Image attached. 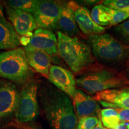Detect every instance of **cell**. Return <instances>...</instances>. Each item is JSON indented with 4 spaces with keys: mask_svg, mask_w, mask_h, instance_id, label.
Wrapping results in <instances>:
<instances>
[{
    "mask_svg": "<svg viewBox=\"0 0 129 129\" xmlns=\"http://www.w3.org/2000/svg\"><path fill=\"white\" fill-rule=\"evenodd\" d=\"M127 129H129V123H128V125H127Z\"/></svg>",
    "mask_w": 129,
    "mask_h": 129,
    "instance_id": "obj_32",
    "label": "cell"
},
{
    "mask_svg": "<svg viewBox=\"0 0 129 129\" xmlns=\"http://www.w3.org/2000/svg\"><path fill=\"white\" fill-rule=\"evenodd\" d=\"M6 12L10 23L18 35L30 38L33 31L38 28L31 13L20 10L7 7Z\"/></svg>",
    "mask_w": 129,
    "mask_h": 129,
    "instance_id": "obj_9",
    "label": "cell"
},
{
    "mask_svg": "<svg viewBox=\"0 0 129 129\" xmlns=\"http://www.w3.org/2000/svg\"><path fill=\"white\" fill-rule=\"evenodd\" d=\"M91 129H107V128L104 127V126L102 125V122L100 121L99 123L97 125L96 127H94V128H93Z\"/></svg>",
    "mask_w": 129,
    "mask_h": 129,
    "instance_id": "obj_29",
    "label": "cell"
},
{
    "mask_svg": "<svg viewBox=\"0 0 129 129\" xmlns=\"http://www.w3.org/2000/svg\"><path fill=\"white\" fill-rule=\"evenodd\" d=\"M0 17H1V18H4V9H3V6L1 3H0Z\"/></svg>",
    "mask_w": 129,
    "mask_h": 129,
    "instance_id": "obj_30",
    "label": "cell"
},
{
    "mask_svg": "<svg viewBox=\"0 0 129 129\" xmlns=\"http://www.w3.org/2000/svg\"><path fill=\"white\" fill-rule=\"evenodd\" d=\"M23 49L29 67L45 77H48L50 68L51 66V56L44 51L27 46L25 47Z\"/></svg>",
    "mask_w": 129,
    "mask_h": 129,
    "instance_id": "obj_15",
    "label": "cell"
},
{
    "mask_svg": "<svg viewBox=\"0 0 129 129\" xmlns=\"http://www.w3.org/2000/svg\"><path fill=\"white\" fill-rule=\"evenodd\" d=\"M115 109L118 114L121 123H129V109L120 108Z\"/></svg>",
    "mask_w": 129,
    "mask_h": 129,
    "instance_id": "obj_26",
    "label": "cell"
},
{
    "mask_svg": "<svg viewBox=\"0 0 129 129\" xmlns=\"http://www.w3.org/2000/svg\"><path fill=\"white\" fill-rule=\"evenodd\" d=\"M75 81L79 89L89 95L129 86L122 72L104 67L98 62L77 74Z\"/></svg>",
    "mask_w": 129,
    "mask_h": 129,
    "instance_id": "obj_3",
    "label": "cell"
},
{
    "mask_svg": "<svg viewBox=\"0 0 129 129\" xmlns=\"http://www.w3.org/2000/svg\"><path fill=\"white\" fill-rule=\"evenodd\" d=\"M74 13L78 28L84 35L89 37L105 33L106 28L94 23L89 10L86 7L78 6Z\"/></svg>",
    "mask_w": 129,
    "mask_h": 129,
    "instance_id": "obj_16",
    "label": "cell"
},
{
    "mask_svg": "<svg viewBox=\"0 0 129 129\" xmlns=\"http://www.w3.org/2000/svg\"><path fill=\"white\" fill-rule=\"evenodd\" d=\"M27 47L44 51L50 56L58 53L56 36L51 30L44 29L38 28L35 30Z\"/></svg>",
    "mask_w": 129,
    "mask_h": 129,
    "instance_id": "obj_14",
    "label": "cell"
},
{
    "mask_svg": "<svg viewBox=\"0 0 129 129\" xmlns=\"http://www.w3.org/2000/svg\"><path fill=\"white\" fill-rule=\"evenodd\" d=\"M30 72L23 48L18 47L0 53L1 78L18 84H25Z\"/></svg>",
    "mask_w": 129,
    "mask_h": 129,
    "instance_id": "obj_5",
    "label": "cell"
},
{
    "mask_svg": "<svg viewBox=\"0 0 129 129\" xmlns=\"http://www.w3.org/2000/svg\"><path fill=\"white\" fill-rule=\"evenodd\" d=\"M90 15L97 25L102 27L109 26L110 17L105 10L103 4H98L94 6L91 9Z\"/></svg>",
    "mask_w": 129,
    "mask_h": 129,
    "instance_id": "obj_19",
    "label": "cell"
},
{
    "mask_svg": "<svg viewBox=\"0 0 129 129\" xmlns=\"http://www.w3.org/2000/svg\"><path fill=\"white\" fill-rule=\"evenodd\" d=\"M101 120L98 117L89 116L79 119L77 124V129H91L96 127Z\"/></svg>",
    "mask_w": 129,
    "mask_h": 129,
    "instance_id": "obj_24",
    "label": "cell"
},
{
    "mask_svg": "<svg viewBox=\"0 0 129 129\" xmlns=\"http://www.w3.org/2000/svg\"><path fill=\"white\" fill-rule=\"evenodd\" d=\"M62 3L49 0L38 1L33 15L37 26L49 30L57 29Z\"/></svg>",
    "mask_w": 129,
    "mask_h": 129,
    "instance_id": "obj_8",
    "label": "cell"
},
{
    "mask_svg": "<svg viewBox=\"0 0 129 129\" xmlns=\"http://www.w3.org/2000/svg\"><path fill=\"white\" fill-rule=\"evenodd\" d=\"M39 84L35 80L28 81L20 92L14 121L20 123L32 122L39 115Z\"/></svg>",
    "mask_w": 129,
    "mask_h": 129,
    "instance_id": "obj_6",
    "label": "cell"
},
{
    "mask_svg": "<svg viewBox=\"0 0 129 129\" xmlns=\"http://www.w3.org/2000/svg\"><path fill=\"white\" fill-rule=\"evenodd\" d=\"M5 129H19V128H14V127H10L9 128H5Z\"/></svg>",
    "mask_w": 129,
    "mask_h": 129,
    "instance_id": "obj_31",
    "label": "cell"
},
{
    "mask_svg": "<svg viewBox=\"0 0 129 129\" xmlns=\"http://www.w3.org/2000/svg\"><path fill=\"white\" fill-rule=\"evenodd\" d=\"M10 127H14L19 129H43L37 125L36 124L32 122H28V123H20V122H16V121H13L12 122L7 125Z\"/></svg>",
    "mask_w": 129,
    "mask_h": 129,
    "instance_id": "obj_25",
    "label": "cell"
},
{
    "mask_svg": "<svg viewBox=\"0 0 129 129\" xmlns=\"http://www.w3.org/2000/svg\"><path fill=\"white\" fill-rule=\"evenodd\" d=\"M102 2L104 6L109 9L129 14V0H105Z\"/></svg>",
    "mask_w": 129,
    "mask_h": 129,
    "instance_id": "obj_23",
    "label": "cell"
},
{
    "mask_svg": "<svg viewBox=\"0 0 129 129\" xmlns=\"http://www.w3.org/2000/svg\"><path fill=\"white\" fill-rule=\"evenodd\" d=\"M38 97L43 114L51 129H77L78 118L68 95L46 84L39 87Z\"/></svg>",
    "mask_w": 129,
    "mask_h": 129,
    "instance_id": "obj_1",
    "label": "cell"
},
{
    "mask_svg": "<svg viewBox=\"0 0 129 129\" xmlns=\"http://www.w3.org/2000/svg\"><path fill=\"white\" fill-rule=\"evenodd\" d=\"M57 52L63 60L76 75L96 62L87 43L78 37L57 32Z\"/></svg>",
    "mask_w": 129,
    "mask_h": 129,
    "instance_id": "obj_4",
    "label": "cell"
},
{
    "mask_svg": "<svg viewBox=\"0 0 129 129\" xmlns=\"http://www.w3.org/2000/svg\"><path fill=\"white\" fill-rule=\"evenodd\" d=\"M122 74H123V75L129 83V63L127 66V67L125 68L124 70L122 72Z\"/></svg>",
    "mask_w": 129,
    "mask_h": 129,
    "instance_id": "obj_27",
    "label": "cell"
},
{
    "mask_svg": "<svg viewBox=\"0 0 129 129\" xmlns=\"http://www.w3.org/2000/svg\"><path fill=\"white\" fill-rule=\"evenodd\" d=\"M104 9L110 17V22L109 26H117L119 24L122 23L129 18V14L120 11L115 10L109 9L104 6Z\"/></svg>",
    "mask_w": 129,
    "mask_h": 129,
    "instance_id": "obj_22",
    "label": "cell"
},
{
    "mask_svg": "<svg viewBox=\"0 0 129 129\" xmlns=\"http://www.w3.org/2000/svg\"><path fill=\"white\" fill-rule=\"evenodd\" d=\"M20 45V38L12 24L5 17H0V50H11Z\"/></svg>",
    "mask_w": 129,
    "mask_h": 129,
    "instance_id": "obj_17",
    "label": "cell"
},
{
    "mask_svg": "<svg viewBox=\"0 0 129 129\" xmlns=\"http://www.w3.org/2000/svg\"><path fill=\"white\" fill-rule=\"evenodd\" d=\"M113 32L117 36L115 37L117 39L129 47V18L122 23L115 26L113 28Z\"/></svg>",
    "mask_w": 129,
    "mask_h": 129,
    "instance_id": "obj_21",
    "label": "cell"
},
{
    "mask_svg": "<svg viewBox=\"0 0 129 129\" xmlns=\"http://www.w3.org/2000/svg\"><path fill=\"white\" fill-rule=\"evenodd\" d=\"M78 6L73 1L62 3L57 20V29L59 31L71 37H77L80 34L74 13Z\"/></svg>",
    "mask_w": 129,
    "mask_h": 129,
    "instance_id": "obj_13",
    "label": "cell"
},
{
    "mask_svg": "<svg viewBox=\"0 0 129 129\" xmlns=\"http://www.w3.org/2000/svg\"><path fill=\"white\" fill-rule=\"evenodd\" d=\"M128 123H120V124L114 129H127Z\"/></svg>",
    "mask_w": 129,
    "mask_h": 129,
    "instance_id": "obj_28",
    "label": "cell"
},
{
    "mask_svg": "<svg viewBox=\"0 0 129 129\" xmlns=\"http://www.w3.org/2000/svg\"><path fill=\"white\" fill-rule=\"evenodd\" d=\"M93 97L105 107L129 109V86L105 90Z\"/></svg>",
    "mask_w": 129,
    "mask_h": 129,
    "instance_id": "obj_11",
    "label": "cell"
},
{
    "mask_svg": "<svg viewBox=\"0 0 129 129\" xmlns=\"http://www.w3.org/2000/svg\"><path fill=\"white\" fill-rule=\"evenodd\" d=\"M20 91L12 82L0 80V127L14 121Z\"/></svg>",
    "mask_w": 129,
    "mask_h": 129,
    "instance_id": "obj_7",
    "label": "cell"
},
{
    "mask_svg": "<svg viewBox=\"0 0 129 129\" xmlns=\"http://www.w3.org/2000/svg\"><path fill=\"white\" fill-rule=\"evenodd\" d=\"M87 43L96 62L122 72L129 63V47L107 33L90 35Z\"/></svg>",
    "mask_w": 129,
    "mask_h": 129,
    "instance_id": "obj_2",
    "label": "cell"
},
{
    "mask_svg": "<svg viewBox=\"0 0 129 129\" xmlns=\"http://www.w3.org/2000/svg\"><path fill=\"white\" fill-rule=\"evenodd\" d=\"M38 2L37 0H10L6 3L8 5L7 7L20 10L33 14Z\"/></svg>",
    "mask_w": 129,
    "mask_h": 129,
    "instance_id": "obj_20",
    "label": "cell"
},
{
    "mask_svg": "<svg viewBox=\"0 0 129 129\" xmlns=\"http://www.w3.org/2000/svg\"><path fill=\"white\" fill-rule=\"evenodd\" d=\"M72 99L77 118L100 115L101 109L98 102L93 96L87 94L83 90L77 88Z\"/></svg>",
    "mask_w": 129,
    "mask_h": 129,
    "instance_id": "obj_12",
    "label": "cell"
},
{
    "mask_svg": "<svg viewBox=\"0 0 129 129\" xmlns=\"http://www.w3.org/2000/svg\"><path fill=\"white\" fill-rule=\"evenodd\" d=\"M48 80L54 86L72 98L77 90L76 81L70 71L57 65H51L48 75Z\"/></svg>",
    "mask_w": 129,
    "mask_h": 129,
    "instance_id": "obj_10",
    "label": "cell"
},
{
    "mask_svg": "<svg viewBox=\"0 0 129 129\" xmlns=\"http://www.w3.org/2000/svg\"><path fill=\"white\" fill-rule=\"evenodd\" d=\"M101 121L107 129H114L120 124L121 121L118 112L115 109L107 108L101 109Z\"/></svg>",
    "mask_w": 129,
    "mask_h": 129,
    "instance_id": "obj_18",
    "label": "cell"
}]
</instances>
